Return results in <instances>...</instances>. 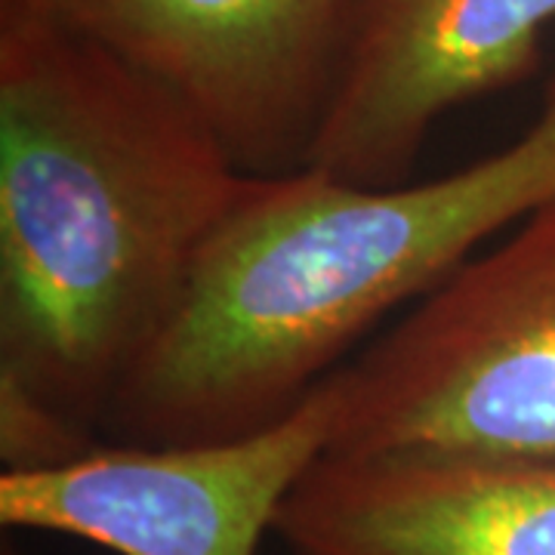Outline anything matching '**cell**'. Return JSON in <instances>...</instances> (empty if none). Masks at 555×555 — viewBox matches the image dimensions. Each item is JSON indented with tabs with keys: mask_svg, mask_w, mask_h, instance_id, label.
I'll return each instance as SVG.
<instances>
[{
	"mask_svg": "<svg viewBox=\"0 0 555 555\" xmlns=\"http://www.w3.org/2000/svg\"><path fill=\"white\" fill-rule=\"evenodd\" d=\"M217 139L247 177L306 167L358 0H47Z\"/></svg>",
	"mask_w": 555,
	"mask_h": 555,
	"instance_id": "obj_4",
	"label": "cell"
},
{
	"mask_svg": "<svg viewBox=\"0 0 555 555\" xmlns=\"http://www.w3.org/2000/svg\"><path fill=\"white\" fill-rule=\"evenodd\" d=\"M550 22L555 0H358L306 167L401 182L438 120L534 68Z\"/></svg>",
	"mask_w": 555,
	"mask_h": 555,
	"instance_id": "obj_6",
	"label": "cell"
},
{
	"mask_svg": "<svg viewBox=\"0 0 555 555\" xmlns=\"http://www.w3.org/2000/svg\"><path fill=\"white\" fill-rule=\"evenodd\" d=\"M555 201V78L537 120L429 182L312 167L247 185L102 426L118 444L219 441L291 414L358 339Z\"/></svg>",
	"mask_w": 555,
	"mask_h": 555,
	"instance_id": "obj_2",
	"label": "cell"
},
{
	"mask_svg": "<svg viewBox=\"0 0 555 555\" xmlns=\"http://www.w3.org/2000/svg\"><path fill=\"white\" fill-rule=\"evenodd\" d=\"M327 383V454L555 460V201Z\"/></svg>",
	"mask_w": 555,
	"mask_h": 555,
	"instance_id": "obj_3",
	"label": "cell"
},
{
	"mask_svg": "<svg viewBox=\"0 0 555 555\" xmlns=\"http://www.w3.org/2000/svg\"><path fill=\"white\" fill-rule=\"evenodd\" d=\"M247 185L158 83L47 0L0 3V456L90 451Z\"/></svg>",
	"mask_w": 555,
	"mask_h": 555,
	"instance_id": "obj_1",
	"label": "cell"
},
{
	"mask_svg": "<svg viewBox=\"0 0 555 555\" xmlns=\"http://www.w3.org/2000/svg\"><path fill=\"white\" fill-rule=\"evenodd\" d=\"M331 436L334 392L324 379L257 433L195 444L115 441L50 466L3 469L0 521L118 555H257Z\"/></svg>",
	"mask_w": 555,
	"mask_h": 555,
	"instance_id": "obj_5",
	"label": "cell"
},
{
	"mask_svg": "<svg viewBox=\"0 0 555 555\" xmlns=\"http://www.w3.org/2000/svg\"><path fill=\"white\" fill-rule=\"evenodd\" d=\"M275 531L294 555H555V460L324 454Z\"/></svg>",
	"mask_w": 555,
	"mask_h": 555,
	"instance_id": "obj_7",
	"label": "cell"
}]
</instances>
